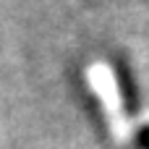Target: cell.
Segmentation results:
<instances>
[{
  "label": "cell",
  "mask_w": 149,
  "mask_h": 149,
  "mask_svg": "<svg viewBox=\"0 0 149 149\" xmlns=\"http://www.w3.org/2000/svg\"><path fill=\"white\" fill-rule=\"evenodd\" d=\"M144 144L149 147V131H144Z\"/></svg>",
  "instance_id": "obj_1"
}]
</instances>
